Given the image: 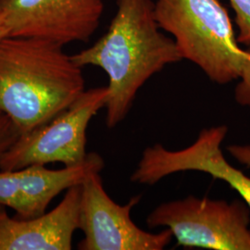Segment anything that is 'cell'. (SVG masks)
Listing matches in <instances>:
<instances>
[{"label":"cell","instance_id":"14","mask_svg":"<svg viewBox=\"0 0 250 250\" xmlns=\"http://www.w3.org/2000/svg\"><path fill=\"white\" fill-rule=\"evenodd\" d=\"M7 36H9V30L7 27L6 20L2 14H0V41Z\"/></svg>","mask_w":250,"mask_h":250},{"label":"cell","instance_id":"3","mask_svg":"<svg viewBox=\"0 0 250 250\" xmlns=\"http://www.w3.org/2000/svg\"><path fill=\"white\" fill-rule=\"evenodd\" d=\"M155 16L173 36L183 60L196 64L218 84L238 80L250 52L239 46L220 0H157Z\"/></svg>","mask_w":250,"mask_h":250},{"label":"cell","instance_id":"7","mask_svg":"<svg viewBox=\"0 0 250 250\" xmlns=\"http://www.w3.org/2000/svg\"><path fill=\"white\" fill-rule=\"evenodd\" d=\"M103 0H0L9 36L58 45L87 42L99 28Z\"/></svg>","mask_w":250,"mask_h":250},{"label":"cell","instance_id":"1","mask_svg":"<svg viewBox=\"0 0 250 250\" xmlns=\"http://www.w3.org/2000/svg\"><path fill=\"white\" fill-rule=\"evenodd\" d=\"M107 32L72 55L81 68L96 66L108 77L106 125L112 129L128 115L138 91L167 65L182 62L173 39L161 32L152 0H117Z\"/></svg>","mask_w":250,"mask_h":250},{"label":"cell","instance_id":"5","mask_svg":"<svg viewBox=\"0 0 250 250\" xmlns=\"http://www.w3.org/2000/svg\"><path fill=\"white\" fill-rule=\"evenodd\" d=\"M107 86L84 90L70 107L44 125L21 134L0 160V170L62 163L78 165L85 161L86 131L91 120L106 106Z\"/></svg>","mask_w":250,"mask_h":250},{"label":"cell","instance_id":"8","mask_svg":"<svg viewBox=\"0 0 250 250\" xmlns=\"http://www.w3.org/2000/svg\"><path fill=\"white\" fill-rule=\"evenodd\" d=\"M104 167L103 158L91 152L83 162L60 170L47 169L45 165L0 170V205L14 210L20 219L42 215L58 195L82 185L91 173L100 172Z\"/></svg>","mask_w":250,"mask_h":250},{"label":"cell","instance_id":"10","mask_svg":"<svg viewBox=\"0 0 250 250\" xmlns=\"http://www.w3.org/2000/svg\"><path fill=\"white\" fill-rule=\"evenodd\" d=\"M235 14V23L238 27L237 42L250 45V0H229Z\"/></svg>","mask_w":250,"mask_h":250},{"label":"cell","instance_id":"4","mask_svg":"<svg viewBox=\"0 0 250 250\" xmlns=\"http://www.w3.org/2000/svg\"><path fill=\"white\" fill-rule=\"evenodd\" d=\"M149 228L170 230L188 249L250 250V209L243 200L194 197L161 203L146 218Z\"/></svg>","mask_w":250,"mask_h":250},{"label":"cell","instance_id":"6","mask_svg":"<svg viewBox=\"0 0 250 250\" xmlns=\"http://www.w3.org/2000/svg\"><path fill=\"white\" fill-rule=\"evenodd\" d=\"M132 197L119 205L107 195L100 172H93L81 185L80 227L83 239L81 250H161L171 241L168 228L160 232L140 229L131 218V210L140 201Z\"/></svg>","mask_w":250,"mask_h":250},{"label":"cell","instance_id":"9","mask_svg":"<svg viewBox=\"0 0 250 250\" xmlns=\"http://www.w3.org/2000/svg\"><path fill=\"white\" fill-rule=\"evenodd\" d=\"M81 185L66 190L52 210L30 219L11 218L0 205V250H70L80 227Z\"/></svg>","mask_w":250,"mask_h":250},{"label":"cell","instance_id":"2","mask_svg":"<svg viewBox=\"0 0 250 250\" xmlns=\"http://www.w3.org/2000/svg\"><path fill=\"white\" fill-rule=\"evenodd\" d=\"M83 68L62 45L7 36L0 41V112L27 133L70 107L85 90Z\"/></svg>","mask_w":250,"mask_h":250},{"label":"cell","instance_id":"11","mask_svg":"<svg viewBox=\"0 0 250 250\" xmlns=\"http://www.w3.org/2000/svg\"><path fill=\"white\" fill-rule=\"evenodd\" d=\"M20 135L21 132L9 117L0 112V160Z\"/></svg>","mask_w":250,"mask_h":250},{"label":"cell","instance_id":"13","mask_svg":"<svg viewBox=\"0 0 250 250\" xmlns=\"http://www.w3.org/2000/svg\"><path fill=\"white\" fill-rule=\"evenodd\" d=\"M226 149L235 161L250 168V145H231Z\"/></svg>","mask_w":250,"mask_h":250},{"label":"cell","instance_id":"12","mask_svg":"<svg viewBox=\"0 0 250 250\" xmlns=\"http://www.w3.org/2000/svg\"><path fill=\"white\" fill-rule=\"evenodd\" d=\"M248 50L250 52V45ZM238 80L234 89V99L243 107H250V60L246 64Z\"/></svg>","mask_w":250,"mask_h":250}]
</instances>
